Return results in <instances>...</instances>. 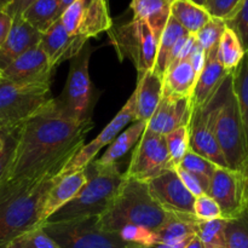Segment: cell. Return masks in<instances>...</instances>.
<instances>
[{"instance_id": "cell-1", "label": "cell", "mask_w": 248, "mask_h": 248, "mask_svg": "<svg viewBox=\"0 0 248 248\" xmlns=\"http://www.w3.org/2000/svg\"><path fill=\"white\" fill-rule=\"evenodd\" d=\"M92 127V120L80 123L65 115L53 97L17 130L11 160L0 179V198L21 193L60 157L81 148Z\"/></svg>"}, {"instance_id": "cell-2", "label": "cell", "mask_w": 248, "mask_h": 248, "mask_svg": "<svg viewBox=\"0 0 248 248\" xmlns=\"http://www.w3.org/2000/svg\"><path fill=\"white\" fill-rule=\"evenodd\" d=\"M79 149L75 148L60 157L21 193L0 198V248H6L17 236L43 225L41 215L46 196L60 179L63 167Z\"/></svg>"}, {"instance_id": "cell-3", "label": "cell", "mask_w": 248, "mask_h": 248, "mask_svg": "<svg viewBox=\"0 0 248 248\" xmlns=\"http://www.w3.org/2000/svg\"><path fill=\"white\" fill-rule=\"evenodd\" d=\"M169 218L148 188L147 182L125 177L106 211L98 216L102 228L118 234L124 227L135 225L156 232Z\"/></svg>"}, {"instance_id": "cell-4", "label": "cell", "mask_w": 248, "mask_h": 248, "mask_svg": "<svg viewBox=\"0 0 248 248\" xmlns=\"http://www.w3.org/2000/svg\"><path fill=\"white\" fill-rule=\"evenodd\" d=\"M84 170L87 181L81 190L46 222H63L75 218L101 216L108 208L125 179V173L120 172L118 165L99 167L93 161Z\"/></svg>"}, {"instance_id": "cell-5", "label": "cell", "mask_w": 248, "mask_h": 248, "mask_svg": "<svg viewBox=\"0 0 248 248\" xmlns=\"http://www.w3.org/2000/svg\"><path fill=\"white\" fill-rule=\"evenodd\" d=\"M52 98L50 84H17L0 77V135L18 130Z\"/></svg>"}, {"instance_id": "cell-6", "label": "cell", "mask_w": 248, "mask_h": 248, "mask_svg": "<svg viewBox=\"0 0 248 248\" xmlns=\"http://www.w3.org/2000/svg\"><path fill=\"white\" fill-rule=\"evenodd\" d=\"M44 232L60 248H131L116 232L102 228L98 216L81 217L63 222H45Z\"/></svg>"}, {"instance_id": "cell-7", "label": "cell", "mask_w": 248, "mask_h": 248, "mask_svg": "<svg viewBox=\"0 0 248 248\" xmlns=\"http://www.w3.org/2000/svg\"><path fill=\"white\" fill-rule=\"evenodd\" d=\"M215 132L228 169L248 172L244 128L236 98L232 91V73L228 77L224 93L218 107L215 121Z\"/></svg>"}, {"instance_id": "cell-8", "label": "cell", "mask_w": 248, "mask_h": 248, "mask_svg": "<svg viewBox=\"0 0 248 248\" xmlns=\"http://www.w3.org/2000/svg\"><path fill=\"white\" fill-rule=\"evenodd\" d=\"M108 35L119 60H130L137 69L138 77L148 70H153L156 61L159 39L147 22L132 18L120 26L113 24L108 31Z\"/></svg>"}, {"instance_id": "cell-9", "label": "cell", "mask_w": 248, "mask_h": 248, "mask_svg": "<svg viewBox=\"0 0 248 248\" xmlns=\"http://www.w3.org/2000/svg\"><path fill=\"white\" fill-rule=\"evenodd\" d=\"M92 48L86 44L79 55L72 58L67 82L56 102L63 113L80 123L92 120L96 94L90 79L89 64Z\"/></svg>"}, {"instance_id": "cell-10", "label": "cell", "mask_w": 248, "mask_h": 248, "mask_svg": "<svg viewBox=\"0 0 248 248\" xmlns=\"http://www.w3.org/2000/svg\"><path fill=\"white\" fill-rule=\"evenodd\" d=\"M229 77V75H228ZM219 86L218 91L205 107L193 109L189 121V149L195 154L210 160L218 167H227L215 132V121L218 107L224 93L227 79Z\"/></svg>"}, {"instance_id": "cell-11", "label": "cell", "mask_w": 248, "mask_h": 248, "mask_svg": "<svg viewBox=\"0 0 248 248\" xmlns=\"http://www.w3.org/2000/svg\"><path fill=\"white\" fill-rule=\"evenodd\" d=\"M222 211V218L232 219L248 206V172L217 167L207 191Z\"/></svg>"}, {"instance_id": "cell-12", "label": "cell", "mask_w": 248, "mask_h": 248, "mask_svg": "<svg viewBox=\"0 0 248 248\" xmlns=\"http://www.w3.org/2000/svg\"><path fill=\"white\" fill-rule=\"evenodd\" d=\"M167 169H172V166L165 136L156 135L145 128L140 140L133 148L125 177L148 182Z\"/></svg>"}, {"instance_id": "cell-13", "label": "cell", "mask_w": 248, "mask_h": 248, "mask_svg": "<svg viewBox=\"0 0 248 248\" xmlns=\"http://www.w3.org/2000/svg\"><path fill=\"white\" fill-rule=\"evenodd\" d=\"M136 121V93L133 91V93L131 94L130 98L126 101V103L124 104L123 108L119 110V113L114 116L113 120L106 126L103 131L94 138L93 140H91L87 144H84L79 150H78L77 154L74 155L72 160L69 161V164L67 166L63 167V170L61 171L62 176L65 174L74 173V172L81 171L84 170L90 162H92L94 160V157L97 156L99 152L103 149L104 147L110 144L114 140L119 136V133L131 123H135Z\"/></svg>"}, {"instance_id": "cell-14", "label": "cell", "mask_w": 248, "mask_h": 248, "mask_svg": "<svg viewBox=\"0 0 248 248\" xmlns=\"http://www.w3.org/2000/svg\"><path fill=\"white\" fill-rule=\"evenodd\" d=\"M150 194L169 213L194 215L195 198L186 190L174 169H167L147 182Z\"/></svg>"}, {"instance_id": "cell-15", "label": "cell", "mask_w": 248, "mask_h": 248, "mask_svg": "<svg viewBox=\"0 0 248 248\" xmlns=\"http://www.w3.org/2000/svg\"><path fill=\"white\" fill-rule=\"evenodd\" d=\"M55 69L40 47L34 46L1 70V77L17 84H50Z\"/></svg>"}, {"instance_id": "cell-16", "label": "cell", "mask_w": 248, "mask_h": 248, "mask_svg": "<svg viewBox=\"0 0 248 248\" xmlns=\"http://www.w3.org/2000/svg\"><path fill=\"white\" fill-rule=\"evenodd\" d=\"M87 39L80 35H70L65 31L61 19L56 21L45 33L41 34L40 47L47 56L52 69L67 60H72L86 46Z\"/></svg>"}, {"instance_id": "cell-17", "label": "cell", "mask_w": 248, "mask_h": 248, "mask_svg": "<svg viewBox=\"0 0 248 248\" xmlns=\"http://www.w3.org/2000/svg\"><path fill=\"white\" fill-rule=\"evenodd\" d=\"M191 113L190 98L162 96L156 110L147 121V130L156 135L166 136L176 128L189 125Z\"/></svg>"}, {"instance_id": "cell-18", "label": "cell", "mask_w": 248, "mask_h": 248, "mask_svg": "<svg viewBox=\"0 0 248 248\" xmlns=\"http://www.w3.org/2000/svg\"><path fill=\"white\" fill-rule=\"evenodd\" d=\"M218 47V46H217ZM217 47L206 53V63L199 74L190 97L191 108L199 109L205 107L218 91L225 78L230 74L224 69L217 56Z\"/></svg>"}, {"instance_id": "cell-19", "label": "cell", "mask_w": 248, "mask_h": 248, "mask_svg": "<svg viewBox=\"0 0 248 248\" xmlns=\"http://www.w3.org/2000/svg\"><path fill=\"white\" fill-rule=\"evenodd\" d=\"M41 33L24 21L21 16L12 18V26L6 40L0 46V69L6 68L12 61L24 52L38 46Z\"/></svg>"}, {"instance_id": "cell-20", "label": "cell", "mask_w": 248, "mask_h": 248, "mask_svg": "<svg viewBox=\"0 0 248 248\" xmlns=\"http://www.w3.org/2000/svg\"><path fill=\"white\" fill-rule=\"evenodd\" d=\"M86 181L87 176L85 170L74 172V173L65 174V176L61 174L60 179L56 182L55 186L51 188L50 193L46 196L43 208V215H41L43 224L53 213L57 212L60 208H62L70 200H73L75 195L81 190Z\"/></svg>"}, {"instance_id": "cell-21", "label": "cell", "mask_w": 248, "mask_h": 248, "mask_svg": "<svg viewBox=\"0 0 248 248\" xmlns=\"http://www.w3.org/2000/svg\"><path fill=\"white\" fill-rule=\"evenodd\" d=\"M162 78L154 70L138 77L136 93V121L147 123L156 110L162 97Z\"/></svg>"}, {"instance_id": "cell-22", "label": "cell", "mask_w": 248, "mask_h": 248, "mask_svg": "<svg viewBox=\"0 0 248 248\" xmlns=\"http://www.w3.org/2000/svg\"><path fill=\"white\" fill-rule=\"evenodd\" d=\"M198 75L188 58L179 60L167 68L162 78V96L171 98H190Z\"/></svg>"}, {"instance_id": "cell-23", "label": "cell", "mask_w": 248, "mask_h": 248, "mask_svg": "<svg viewBox=\"0 0 248 248\" xmlns=\"http://www.w3.org/2000/svg\"><path fill=\"white\" fill-rule=\"evenodd\" d=\"M147 128L145 121H135L132 125L128 126L125 131L119 133L118 137L109 144L108 149L99 159L93 160V164L99 167L114 166L118 165V161L125 156L140 140L142 135Z\"/></svg>"}, {"instance_id": "cell-24", "label": "cell", "mask_w": 248, "mask_h": 248, "mask_svg": "<svg viewBox=\"0 0 248 248\" xmlns=\"http://www.w3.org/2000/svg\"><path fill=\"white\" fill-rule=\"evenodd\" d=\"M198 223L195 215L169 213L166 222L155 232L156 242L176 245L190 241L196 235Z\"/></svg>"}, {"instance_id": "cell-25", "label": "cell", "mask_w": 248, "mask_h": 248, "mask_svg": "<svg viewBox=\"0 0 248 248\" xmlns=\"http://www.w3.org/2000/svg\"><path fill=\"white\" fill-rule=\"evenodd\" d=\"M113 27L108 0H89L82 12L77 35L87 39L108 31Z\"/></svg>"}, {"instance_id": "cell-26", "label": "cell", "mask_w": 248, "mask_h": 248, "mask_svg": "<svg viewBox=\"0 0 248 248\" xmlns=\"http://www.w3.org/2000/svg\"><path fill=\"white\" fill-rule=\"evenodd\" d=\"M172 0H131L133 18L143 19L160 39L171 16Z\"/></svg>"}, {"instance_id": "cell-27", "label": "cell", "mask_w": 248, "mask_h": 248, "mask_svg": "<svg viewBox=\"0 0 248 248\" xmlns=\"http://www.w3.org/2000/svg\"><path fill=\"white\" fill-rule=\"evenodd\" d=\"M171 17L193 35H195L211 19V15L207 10L193 0H172Z\"/></svg>"}, {"instance_id": "cell-28", "label": "cell", "mask_w": 248, "mask_h": 248, "mask_svg": "<svg viewBox=\"0 0 248 248\" xmlns=\"http://www.w3.org/2000/svg\"><path fill=\"white\" fill-rule=\"evenodd\" d=\"M186 34H189L188 31L173 17L170 16L164 31L159 39V44H157L156 61H155L154 68H153V70L157 75L164 78L165 73H166L167 68L171 63V56L174 46L178 43L179 39L183 38Z\"/></svg>"}, {"instance_id": "cell-29", "label": "cell", "mask_w": 248, "mask_h": 248, "mask_svg": "<svg viewBox=\"0 0 248 248\" xmlns=\"http://www.w3.org/2000/svg\"><path fill=\"white\" fill-rule=\"evenodd\" d=\"M232 84L244 128L248 160V50L245 51L241 62L232 72Z\"/></svg>"}, {"instance_id": "cell-30", "label": "cell", "mask_w": 248, "mask_h": 248, "mask_svg": "<svg viewBox=\"0 0 248 248\" xmlns=\"http://www.w3.org/2000/svg\"><path fill=\"white\" fill-rule=\"evenodd\" d=\"M61 15L60 0H35L21 17L43 34L61 18Z\"/></svg>"}, {"instance_id": "cell-31", "label": "cell", "mask_w": 248, "mask_h": 248, "mask_svg": "<svg viewBox=\"0 0 248 248\" xmlns=\"http://www.w3.org/2000/svg\"><path fill=\"white\" fill-rule=\"evenodd\" d=\"M245 55L244 46L239 36L230 28H225L217 47V56L225 70L232 73L241 62Z\"/></svg>"}, {"instance_id": "cell-32", "label": "cell", "mask_w": 248, "mask_h": 248, "mask_svg": "<svg viewBox=\"0 0 248 248\" xmlns=\"http://www.w3.org/2000/svg\"><path fill=\"white\" fill-rule=\"evenodd\" d=\"M179 167H182V169L186 170V172L193 174V176L200 182L203 190L207 194L208 188H210L211 179H212L213 173H215L216 169H217L218 166L213 164V162H211L210 160L195 154V153L191 152V150L189 149V152L186 153V156L182 160Z\"/></svg>"}, {"instance_id": "cell-33", "label": "cell", "mask_w": 248, "mask_h": 248, "mask_svg": "<svg viewBox=\"0 0 248 248\" xmlns=\"http://www.w3.org/2000/svg\"><path fill=\"white\" fill-rule=\"evenodd\" d=\"M225 225L227 219L224 218L199 220L196 236L205 248H225Z\"/></svg>"}, {"instance_id": "cell-34", "label": "cell", "mask_w": 248, "mask_h": 248, "mask_svg": "<svg viewBox=\"0 0 248 248\" xmlns=\"http://www.w3.org/2000/svg\"><path fill=\"white\" fill-rule=\"evenodd\" d=\"M225 248H248V207L237 217L227 219Z\"/></svg>"}, {"instance_id": "cell-35", "label": "cell", "mask_w": 248, "mask_h": 248, "mask_svg": "<svg viewBox=\"0 0 248 248\" xmlns=\"http://www.w3.org/2000/svg\"><path fill=\"white\" fill-rule=\"evenodd\" d=\"M172 169H177L189 152V126H182L165 136Z\"/></svg>"}, {"instance_id": "cell-36", "label": "cell", "mask_w": 248, "mask_h": 248, "mask_svg": "<svg viewBox=\"0 0 248 248\" xmlns=\"http://www.w3.org/2000/svg\"><path fill=\"white\" fill-rule=\"evenodd\" d=\"M225 28H227V24L224 19L211 17L210 21L195 34L196 41L205 50V52L208 53L213 48L217 47Z\"/></svg>"}, {"instance_id": "cell-37", "label": "cell", "mask_w": 248, "mask_h": 248, "mask_svg": "<svg viewBox=\"0 0 248 248\" xmlns=\"http://www.w3.org/2000/svg\"><path fill=\"white\" fill-rule=\"evenodd\" d=\"M6 248H60L43 228H34L12 240Z\"/></svg>"}, {"instance_id": "cell-38", "label": "cell", "mask_w": 248, "mask_h": 248, "mask_svg": "<svg viewBox=\"0 0 248 248\" xmlns=\"http://www.w3.org/2000/svg\"><path fill=\"white\" fill-rule=\"evenodd\" d=\"M228 28L235 31L244 50H248V0H241L235 11L225 19Z\"/></svg>"}, {"instance_id": "cell-39", "label": "cell", "mask_w": 248, "mask_h": 248, "mask_svg": "<svg viewBox=\"0 0 248 248\" xmlns=\"http://www.w3.org/2000/svg\"><path fill=\"white\" fill-rule=\"evenodd\" d=\"M194 215L199 220H211L222 218V211L215 199L211 198L208 194H202L195 198Z\"/></svg>"}, {"instance_id": "cell-40", "label": "cell", "mask_w": 248, "mask_h": 248, "mask_svg": "<svg viewBox=\"0 0 248 248\" xmlns=\"http://www.w3.org/2000/svg\"><path fill=\"white\" fill-rule=\"evenodd\" d=\"M240 1L241 0H205L203 7L207 10L211 17L225 21L235 11Z\"/></svg>"}, {"instance_id": "cell-41", "label": "cell", "mask_w": 248, "mask_h": 248, "mask_svg": "<svg viewBox=\"0 0 248 248\" xmlns=\"http://www.w3.org/2000/svg\"><path fill=\"white\" fill-rule=\"evenodd\" d=\"M16 133L17 131L1 135L2 138H4V147H2L1 152H0V179L4 176L5 171H6L7 166H9L10 160H11L15 145H16Z\"/></svg>"}, {"instance_id": "cell-42", "label": "cell", "mask_w": 248, "mask_h": 248, "mask_svg": "<svg viewBox=\"0 0 248 248\" xmlns=\"http://www.w3.org/2000/svg\"><path fill=\"white\" fill-rule=\"evenodd\" d=\"M176 170L177 174H178L179 179L182 181L183 186H186V190L194 196V198H198V196L202 195V194H206V191L203 190L202 186L200 184V182L195 178L191 173L186 172V170H183L182 167H177Z\"/></svg>"}, {"instance_id": "cell-43", "label": "cell", "mask_w": 248, "mask_h": 248, "mask_svg": "<svg viewBox=\"0 0 248 248\" xmlns=\"http://www.w3.org/2000/svg\"><path fill=\"white\" fill-rule=\"evenodd\" d=\"M189 62H190L191 67H193L194 72L196 73V75L199 77V74L201 73V70L203 69V67H205V63H206V52L205 50H203L202 47H201L200 45L195 46V48H194V51L191 52V55L189 56Z\"/></svg>"}, {"instance_id": "cell-44", "label": "cell", "mask_w": 248, "mask_h": 248, "mask_svg": "<svg viewBox=\"0 0 248 248\" xmlns=\"http://www.w3.org/2000/svg\"><path fill=\"white\" fill-rule=\"evenodd\" d=\"M34 1H35V0H12L11 5H10L5 11H6L12 18L19 17Z\"/></svg>"}, {"instance_id": "cell-45", "label": "cell", "mask_w": 248, "mask_h": 248, "mask_svg": "<svg viewBox=\"0 0 248 248\" xmlns=\"http://www.w3.org/2000/svg\"><path fill=\"white\" fill-rule=\"evenodd\" d=\"M12 26V17L5 10H0V46L6 40Z\"/></svg>"}, {"instance_id": "cell-46", "label": "cell", "mask_w": 248, "mask_h": 248, "mask_svg": "<svg viewBox=\"0 0 248 248\" xmlns=\"http://www.w3.org/2000/svg\"><path fill=\"white\" fill-rule=\"evenodd\" d=\"M189 241L182 242V244H176V245H170V244H162V242H155V244L152 245H145V246H142V245H135L131 248H184L186 246Z\"/></svg>"}, {"instance_id": "cell-47", "label": "cell", "mask_w": 248, "mask_h": 248, "mask_svg": "<svg viewBox=\"0 0 248 248\" xmlns=\"http://www.w3.org/2000/svg\"><path fill=\"white\" fill-rule=\"evenodd\" d=\"M184 248H205V246H203V244L201 242V240L195 235V236L186 244V246Z\"/></svg>"}, {"instance_id": "cell-48", "label": "cell", "mask_w": 248, "mask_h": 248, "mask_svg": "<svg viewBox=\"0 0 248 248\" xmlns=\"http://www.w3.org/2000/svg\"><path fill=\"white\" fill-rule=\"evenodd\" d=\"M75 0H60V5H61V10H62V14L65 9H67L69 5H72Z\"/></svg>"}, {"instance_id": "cell-49", "label": "cell", "mask_w": 248, "mask_h": 248, "mask_svg": "<svg viewBox=\"0 0 248 248\" xmlns=\"http://www.w3.org/2000/svg\"><path fill=\"white\" fill-rule=\"evenodd\" d=\"M11 1L12 0H0V7H1V10H6L11 5Z\"/></svg>"}, {"instance_id": "cell-50", "label": "cell", "mask_w": 248, "mask_h": 248, "mask_svg": "<svg viewBox=\"0 0 248 248\" xmlns=\"http://www.w3.org/2000/svg\"><path fill=\"white\" fill-rule=\"evenodd\" d=\"M194 2H196V4L201 5V6H203L205 5V0H193Z\"/></svg>"}, {"instance_id": "cell-51", "label": "cell", "mask_w": 248, "mask_h": 248, "mask_svg": "<svg viewBox=\"0 0 248 248\" xmlns=\"http://www.w3.org/2000/svg\"><path fill=\"white\" fill-rule=\"evenodd\" d=\"M2 147H4V138H2V136L0 135V152H1Z\"/></svg>"}, {"instance_id": "cell-52", "label": "cell", "mask_w": 248, "mask_h": 248, "mask_svg": "<svg viewBox=\"0 0 248 248\" xmlns=\"http://www.w3.org/2000/svg\"><path fill=\"white\" fill-rule=\"evenodd\" d=\"M0 77H1V69H0Z\"/></svg>"}, {"instance_id": "cell-53", "label": "cell", "mask_w": 248, "mask_h": 248, "mask_svg": "<svg viewBox=\"0 0 248 248\" xmlns=\"http://www.w3.org/2000/svg\"><path fill=\"white\" fill-rule=\"evenodd\" d=\"M0 10H1V7H0Z\"/></svg>"}, {"instance_id": "cell-54", "label": "cell", "mask_w": 248, "mask_h": 248, "mask_svg": "<svg viewBox=\"0 0 248 248\" xmlns=\"http://www.w3.org/2000/svg\"><path fill=\"white\" fill-rule=\"evenodd\" d=\"M247 207H248V206H247Z\"/></svg>"}]
</instances>
